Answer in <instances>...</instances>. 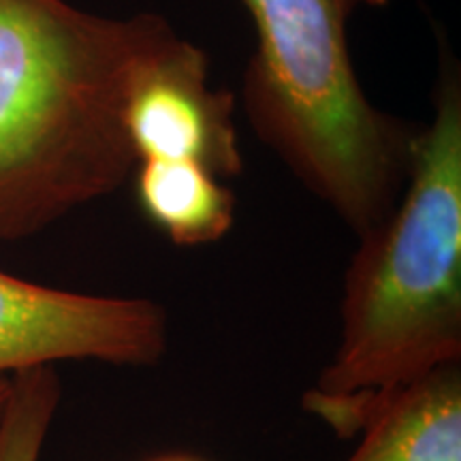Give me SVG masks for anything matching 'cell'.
I'll return each mask as SVG.
<instances>
[{
    "instance_id": "ba28073f",
    "label": "cell",
    "mask_w": 461,
    "mask_h": 461,
    "mask_svg": "<svg viewBox=\"0 0 461 461\" xmlns=\"http://www.w3.org/2000/svg\"><path fill=\"white\" fill-rule=\"evenodd\" d=\"M60 397V378L54 366L11 376L9 397L0 411V461H41Z\"/></svg>"
},
{
    "instance_id": "7a4b0ae2",
    "label": "cell",
    "mask_w": 461,
    "mask_h": 461,
    "mask_svg": "<svg viewBox=\"0 0 461 461\" xmlns=\"http://www.w3.org/2000/svg\"><path fill=\"white\" fill-rule=\"evenodd\" d=\"M406 190L363 235L344 278L339 342L305 406L342 434L417 380L461 363V82L445 65L412 137Z\"/></svg>"
},
{
    "instance_id": "9c48e42d",
    "label": "cell",
    "mask_w": 461,
    "mask_h": 461,
    "mask_svg": "<svg viewBox=\"0 0 461 461\" xmlns=\"http://www.w3.org/2000/svg\"><path fill=\"white\" fill-rule=\"evenodd\" d=\"M9 387H11V378H0V411H3L5 402L9 397Z\"/></svg>"
},
{
    "instance_id": "30bf717a",
    "label": "cell",
    "mask_w": 461,
    "mask_h": 461,
    "mask_svg": "<svg viewBox=\"0 0 461 461\" xmlns=\"http://www.w3.org/2000/svg\"><path fill=\"white\" fill-rule=\"evenodd\" d=\"M149 461H203V459L190 457V455H163V457L149 459Z\"/></svg>"
},
{
    "instance_id": "52a82bcc",
    "label": "cell",
    "mask_w": 461,
    "mask_h": 461,
    "mask_svg": "<svg viewBox=\"0 0 461 461\" xmlns=\"http://www.w3.org/2000/svg\"><path fill=\"white\" fill-rule=\"evenodd\" d=\"M135 194L143 216L176 246L214 244L235 222V194L190 160H140Z\"/></svg>"
},
{
    "instance_id": "8992f818",
    "label": "cell",
    "mask_w": 461,
    "mask_h": 461,
    "mask_svg": "<svg viewBox=\"0 0 461 461\" xmlns=\"http://www.w3.org/2000/svg\"><path fill=\"white\" fill-rule=\"evenodd\" d=\"M346 461H461V367H442L383 397Z\"/></svg>"
},
{
    "instance_id": "6da1fadb",
    "label": "cell",
    "mask_w": 461,
    "mask_h": 461,
    "mask_svg": "<svg viewBox=\"0 0 461 461\" xmlns=\"http://www.w3.org/2000/svg\"><path fill=\"white\" fill-rule=\"evenodd\" d=\"M171 32L154 14L0 0V241L31 238L129 180L126 90Z\"/></svg>"
},
{
    "instance_id": "3957f363",
    "label": "cell",
    "mask_w": 461,
    "mask_h": 461,
    "mask_svg": "<svg viewBox=\"0 0 461 461\" xmlns=\"http://www.w3.org/2000/svg\"><path fill=\"white\" fill-rule=\"evenodd\" d=\"M383 3L244 0L258 41L246 73L252 122L359 238L400 199L414 137L367 101L350 60V14Z\"/></svg>"
},
{
    "instance_id": "5b68a950",
    "label": "cell",
    "mask_w": 461,
    "mask_h": 461,
    "mask_svg": "<svg viewBox=\"0 0 461 461\" xmlns=\"http://www.w3.org/2000/svg\"><path fill=\"white\" fill-rule=\"evenodd\" d=\"M233 107V95L207 84L203 51L171 32L132 75L122 126L137 163L190 160L229 177L244 167Z\"/></svg>"
},
{
    "instance_id": "277c9868",
    "label": "cell",
    "mask_w": 461,
    "mask_h": 461,
    "mask_svg": "<svg viewBox=\"0 0 461 461\" xmlns=\"http://www.w3.org/2000/svg\"><path fill=\"white\" fill-rule=\"evenodd\" d=\"M169 319L148 297L60 291L0 272V378L60 361L158 366Z\"/></svg>"
}]
</instances>
